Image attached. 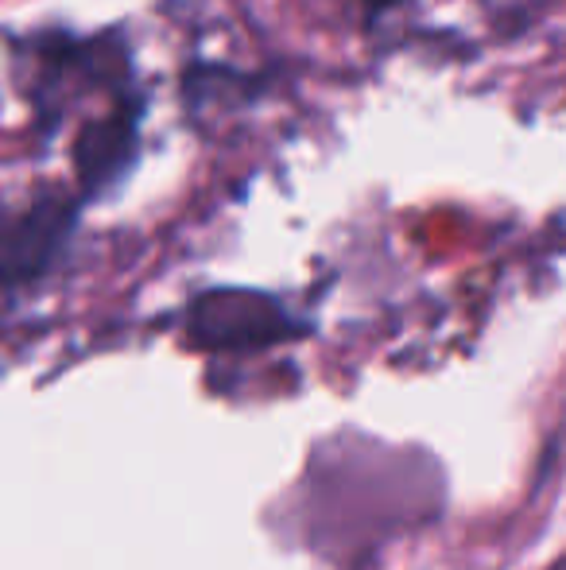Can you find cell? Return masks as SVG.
<instances>
[{
  "mask_svg": "<svg viewBox=\"0 0 566 570\" xmlns=\"http://www.w3.org/2000/svg\"><path fill=\"white\" fill-rule=\"evenodd\" d=\"M284 311L265 295L249 292H214L198 299L190 326L195 338L214 345H260L284 334Z\"/></svg>",
  "mask_w": 566,
  "mask_h": 570,
  "instance_id": "1",
  "label": "cell"
},
{
  "mask_svg": "<svg viewBox=\"0 0 566 570\" xmlns=\"http://www.w3.org/2000/svg\"><path fill=\"white\" fill-rule=\"evenodd\" d=\"M132 144H137V125L125 117H109L101 125H90V132H82L75 148L78 159V175H82L90 187L117 179V175L129 167L132 159Z\"/></svg>",
  "mask_w": 566,
  "mask_h": 570,
  "instance_id": "3",
  "label": "cell"
},
{
  "mask_svg": "<svg viewBox=\"0 0 566 570\" xmlns=\"http://www.w3.org/2000/svg\"><path fill=\"white\" fill-rule=\"evenodd\" d=\"M67 229H70V206L62 203V198H43V203L20 222V229L12 233L8 248L0 253L4 276H31V272H39L47 264V256L59 248Z\"/></svg>",
  "mask_w": 566,
  "mask_h": 570,
  "instance_id": "2",
  "label": "cell"
}]
</instances>
